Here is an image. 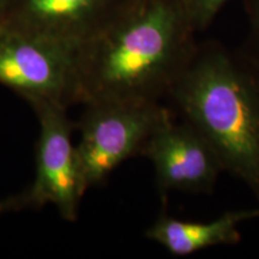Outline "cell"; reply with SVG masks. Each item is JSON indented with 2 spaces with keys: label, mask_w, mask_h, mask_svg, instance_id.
<instances>
[{
  "label": "cell",
  "mask_w": 259,
  "mask_h": 259,
  "mask_svg": "<svg viewBox=\"0 0 259 259\" xmlns=\"http://www.w3.org/2000/svg\"><path fill=\"white\" fill-rule=\"evenodd\" d=\"M244 5L250 32L247 44L242 51L259 65V0H245Z\"/></svg>",
  "instance_id": "30bf717a"
},
{
  "label": "cell",
  "mask_w": 259,
  "mask_h": 259,
  "mask_svg": "<svg viewBox=\"0 0 259 259\" xmlns=\"http://www.w3.org/2000/svg\"><path fill=\"white\" fill-rule=\"evenodd\" d=\"M142 156L153 163L163 203L173 191L211 194L220 174L226 171L208 139L185 120L174 119L162 126L149 139Z\"/></svg>",
  "instance_id": "8992f818"
},
{
  "label": "cell",
  "mask_w": 259,
  "mask_h": 259,
  "mask_svg": "<svg viewBox=\"0 0 259 259\" xmlns=\"http://www.w3.org/2000/svg\"><path fill=\"white\" fill-rule=\"evenodd\" d=\"M174 119L173 109L156 101L109 99L84 103L77 121L80 137L76 153L85 191L105 183L122 162L142 156L151 136Z\"/></svg>",
  "instance_id": "3957f363"
},
{
  "label": "cell",
  "mask_w": 259,
  "mask_h": 259,
  "mask_svg": "<svg viewBox=\"0 0 259 259\" xmlns=\"http://www.w3.org/2000/svg\"><path fill=\"white\" fill-rule=\"evenodd\" d=\"M77 48L0 25V84L24 99L73 105Z\"/></svg>",
  "instance_id": "5b68a950"
},
{
  "label": "cell",
  "mask_w": 259,
  "mask_h": 259,
  "mask_svg": "<svg viewBox=\"0 0 259 259\" xmlns=\"http://www.w3.org/2000/svg\"><path fill=\"white\" fill-rule=\"evenodd\" d=\"M136 0H11L4 27L78 48L102 34Z\"/></svg>",
  "instance_id": "52a82bcc"
},
{
  "label": "cell",
  "mask_w": 259,
  "mask_h": 259,
  "mask_svg": "<svg viewBox=\"0 0 259 259\" xmlns=\"http://www.w3.org/2000/svg\"><path fill=\"white\" fill-rule=\"evenodd\" d=\"M28 209L27 197H25L24 191L19 194L15 196L6 197V198L0 199V215L8 212H16L21 210Z\"/></svg>",
  "instance_id": "8fae6325"
},
{
  "label": "cell",
  "mask_w": 259,
  "mask_h": 259,
  "mask_svg": "<svg viewBox=\"0 0 259 259\" xmlns=\"http://www.w3.org/2000/svg\"><path fill=\"white\" fill-rule=\"evenodd\" d=\"M259 203V65L221 42H198L168 99Z\"/></svg>",
  "instance_id": "7a4b0ae2"
},
{
  "label": "cell",
  "mask_w": 259,
  "mask_h": 259,
  "mask_svg": "<svg viewBox=\"0 0 259 259\" xmlns=\"http://www.w3.org/2000/svg\"><path fill=\"white\" fill-rule=\"evenodd\" d=\"M259 218V208L227 211L211 222L184 221L162 213L145 236L170 254L186 257L215 246H234L241 241L239 226Z\"/></svg>",
  "instance_id": "ba28073f"
},
{
  "label": "cell",
  "mask_w": 259,
  "mask_h": 259,
  "mask_svg": "<svg viewBox=\"0 0 259 259\" xmlns=\"http://www.w3.org/2000/svg\"><path fill=\"white\" fill-rule=\"evenodd\" d=\"M37 116L40 134L36 143V174L24 191L28 209L46 204L56 206L65 221L78 218L79 203L85 194L80 179L72 134L77 122L67 115L69 107L47 100L28 102Z\"/></svg>",
  "instance_id": "277c9868"
},
{
  "label": "cell",
  "mask_w": 259,
  "mask_h": 259,
  "mask_svg": "<svg viewBox=\"0 0 259 259\" xmlns=\"http://www.w3.org/2000/svg\"><path fill=\"white\" fill-rule=\"evenodd\" d=\"M197 34L185 0H136L77 50L73 105L168 99L196 53Z\"/></svg>",
  "instance_id": "6da1fadb"
},
{
  "label": "cell",
  "mask_w": 259,
  "mask_h": 259,
  "mask_svg": "<svg viewBox=\"0 0 259 259\" xmlns=\"http://www.w3.org/2000/svg\"><path fill=\"white\" fill-rule=\"evenodd\" d=\"M11 0H0V25L4 23V19L8 14V10Z\"/></svg>",
  "instance_id": "7c38bea8"
},
{
  "label": "cell",
  "mask_w": 259,
  "mask_h": 259,
  "mask_svg": "<svg viewBox=\"0 0 259 259\" xmlns=\"http://www.w3.org/2000/svg\"><path fill=\"white\" fill-rule=\"evenodd\" d=\"M228 0H185L189 16L197 32L206 30Z\"/></svg>",
  "instance_id": "9c48e42d"
}]
</instances>
